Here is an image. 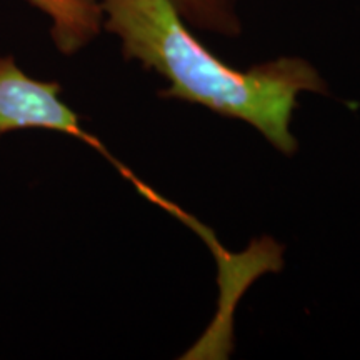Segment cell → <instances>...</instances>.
<instances>
[{"label":"cell","mask_w":360,"mask_h":360,"mask_svg":"<svg viewBox=\"0 0 360 360\" xmlns=\"http://www.w3.org/2000/svg\"><path fill=\"white\" fill-rule=\"evenodd\" d=\"M52 20V39L62 53H74L101 30L103 12L97 0H27Z\"/></svg>","instance_id":"3"},{"label":"cell","mask_w":360,"mask_h":360,"mask_svg":"<svg viewBox=\"0 0 360 360\" xmlns=\"http://www.w3.org/2000/svg\"><path fill=\"white\" fill-rule=\"evenodd\" d=\"M101 6L105 29L122 40L124 57L169 80L160 97L244 120L282 154H295L299 146L289 127L297 97L328 92L307 60L281 57L237 70L193 37L170 0H102Z\"/></svg>","instance_id":"1"},{"label":"cell","mask_w":360,"mask_h":360,"mask_svg":"<svg viewBox=\"0 0 360 360\" xmlns=\"http://www.w3.org/2000/svg\"><path fill=\"white\" fill-rule=\"evenodd\" d=\"M57 82L35 80L19 69L12 57H0V134L24 129H44L79 139L107 157L134 186L139 177L109 154L101 141L80 125L79 115L58 97Z\"/></svg>","instance_id":"2"},{"label":"cell","mask_w":360,"mask_h":360,"mask_svg":"<svg viewBox=\"0 0 360 360\" xmlns=\"http://www.w3.org/2000/svg\"><path fill=\"white\" fill-rule=\"evenodd\" d=\"M184 20L199 29L222 35H237L240 24L233 12V0H170Z\"/></svg>","instance_id":"4"}]
</instances>
